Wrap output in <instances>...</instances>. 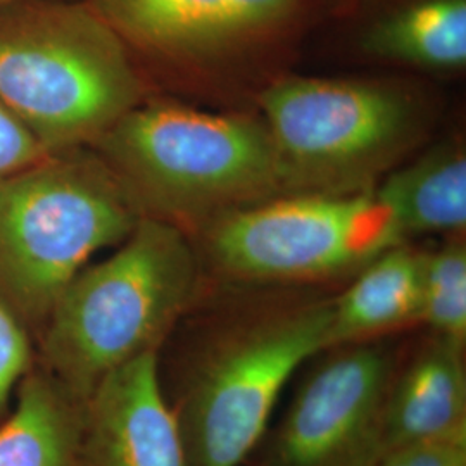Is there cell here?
Listing matches in <instances>:
<instances>
[{"label":"cell","mask_w":466,"mask_h":466,"mask_svg":"<svg viewBox=\"0 0 466 466\" xmlns=\"http://www.w3.org/2000/svg\"><path fill=\"white\" fill-rule=\"evenodd\" d=\"M49 156L32 134L0 104V180Z\"/></svg>","instance_id":"obj_18"},{"label":"cell","mask_w":466,"mask_h":466,"mask_svg":"<svg viewBox=\"0 0 466 466\" xmlns=\"http://www.w3.org/2000/svg\"><path fill=\"white\" fill-rule=\"evenodd\" d=\"M84 406L35 361L0 420V466H84Z\"/></svg>","instance_id":"obj_11"},{"label":"cell","mask_w":466,"mask_h":466,"mask_svg":"<svg viewBox=\"0 0 466 466\" xmlns=\"http://www.w3.org/2000/svg\"><path fill=\"white\" fill-rule=\"evenodd\" d=\"M437 337L456 348L466 339V252L454 244L423 258L421 315Z\"/></svg>","instance_id":"obj_16"},{"label":"cell","mask_w":466,"mask_h":466,"mask_svg":"<svg viewBox=\"0 0 466 466\" xmlns=\"http://www.w3.org/2000/svg\"><path fill=\"white\" fill-rule=\"evenodd\" d=\"M138 204L102 157L49 154L0 180V308L32 339L99 250L123 242Z\"/></svg>","instance_id":"obj_2"},{"label":"cell","mask_w":466,"mask_h":466,"mask_svg":"<svg viewBox=\"0 0 466 466\" xmlns=\"http://www.w3.org/2000/svg\"><path fill=\"white\" fill-rule=\"evenodd\" d=\"M368 50L429 67L466 63V0H420L379 21Z\"/></svg>","instance_id":"obj_15"},{"label":"cell","mask_w":466,"mask_h":466,"mask_svg":"<svg viewBox=\"0 0 466 466\" xmlns=\"http://www.w3.org/2000/svg\"><path fill=\"white\" fill-rule=\"evenodd\" d=\"M417 442L466 446L461 350L441 339L421 350L400 379L392 380L383 408V452Z\"/></svg>","instance_id":"obj_10"},{"label":"cell","mask_w":466,"mask_h":466,"mask_svg":"<svg viewBox=\"0 0 466 466\" xmlns=\"http://www.w3.org/2000/svg\"><path fill=\"white\" fill-rule=\"evenodd\" d=\"M332 302L235 333L192 373L178 417L190 466H238L267 429L283 385L329 350Z\"/></svg>","instance_id":"obj_5"},{"label":"cell","mask_w":466,"mask_h":466,"mask_svg":"<svg viewBox=\"0 0 466 466\" xmlns=\"http://www.w3.org/2000/svg\"><path fill=\"white\" fill-rule=\"evenodd\" d=\"M350 346L300 387L275 437L273 466L379 465L394 371L377 346Z\"/></svg>","instance_id":"obj_8"},{"label":"cell","mask_w":466,"mask_h":466,"mask_svg":"<svg viewBox=\"0 0 466 466\" xmlns=\"http://www.w3.org/2000/svg\"><path fill=\"white\" fill-rule=\"evenodd\" d=\"M423 258L394 246L367 265L332 302L329 350L356 344L421 315Z\"/></svg>","instance_id":"obj_13"},{"label":"cell","mask_w":466,"mask_h":466,"mask_svg":"<svg viewBox=\"0 0 466 466\" xmlns=\"http://www.w3.org/2000/svg\"><path fill=\"white\" fill-rule=\"evenodd\" d=\"M119 36L167 54H199L240 40L235 0H97Z\"/></svg>","instance_id":"obj_12"},{"label":"cell","mask_w":466,"mask_h":466,"mask_svg":"<svg viewBox=\"0 0 466 466\" xmlns=\"http://www.w3.org/2000/svg\"><path fill=\"white\" fill-rule=\"evenodd\" d=\"M82 454L84 466H190L157 350L111 371L85 400Z\"/></svg>","instance_id":"obj_9"},{"label":"cell","mask_w":466,"mask_h":466,"mask_svg":"<svg viewBox=\"0 0 466 466\" xmlns=\"http://www.w3.org/2000/svg\"><path fill=\"white\" fill-rule=\"evenodd\" d=\"M377 466H466L465 444L417 442L383 452Z\"/></svg>","instance_id":"obj_19"},{"label":"cell","mask_w":466,"mask_h":466,"mask_svg":"<svg viewBox=\"0 0 466 466\" xmlns=\"http://www.w3.org/2000/svg\"><path fill=\"white\" fill-rule=\"evenodd\" d=\"M196 282L184 233L165 218H140L107 259L67 285L35 339L36 365L84 406L111 371L157 350Z\"/></svg>","instance_id":"obj_1"},{"label":"cell","mask_w":466,"mask_h":466,"mask_svg":"<svg viewBox=\"0 0 466 466\" xmlns=\"http://www.w3.org/2000/svg\"><path fill=\"white\" fill-rule=\"evenodd\" d=\"M261 104L287 177L298 182L363 178L415 130L411 104L377 84L292 78L269 86Z\"/></svg>","instance_id":"obj_7"},{"label":"cell","mask_w":466,"mask_h":466,"mask_svg":"<svg viewBox=\"0 0 466 466\" xmlns=\"http://www.w3.org/2000/svg\"><path fill=\"white\" fill-rule=\"evenodd\" d=\"M404 233L377 192L313 194L259 204L223 219L218 263L258 280H300L368 265Z\"/></svg>","instance_id":"obj_6"},{"label":"cell","mask_w":466,"mask_h":466,"mask_svg":"<svg viewBox=\"0 0 466 466\" xmlns=\"http://www.w3.org/2000/svg\"><path fill=\"white\" fill-rule=\"evenodd\" d=\"M35 360L32 335L0 308V420L11 410L17 385L32 370Z\"/></svg>","instance_id":"obj_17"},{"label":"cell","mask_w":466,"mask_h":466,"mask_svg":"<svg viewBox=\"0 0 466 466\" xmlns=\"http://www.w3.org/2000/svg\"><path fill=\"white\" fill-rule=\"evenodd\" d=\"M21 2L0 7V104L47 154L96 144L140 102L123 38L96 9Z\"/></svg>","instance_id":"obj_3"},{"label":"cell","mask_w":466,"mask_h":466,"mask_svg":"<svg viewBox=\"0 0 466 466\" xmlns=\"http://www.w3.org/2000/svg\"><path fill=\"white\" fill-rule=\"evenodd\" d=\"M138 208L194 217L289 180L263 127L185 106H135L96 142Z\"/></svg>","instance_id":"obj_4"},{"label":"cell","mask_w":466,"mask_h":466,"mask_svg":"<svg viewBox=\"0 0 466 466\" xmlns=\"http://www.w3.org/2000/svg\"><path fill=\"white\" fill-rule=\"evenodd\" d=\"M15 2H21V0H0V7L9 5V4H15Z\"/></svg>","instance_id":"obj_20"},{"label":"cell","mask_w":466,"mask_h":466,"mask_svg":"<svg viewBox=\"0 0 466 466\" xmlns=\"http://www.w3.org/2000/svg\"><path fill=\"white\" fill-rule=\"evenodd\" d=\"M402 233L460 232L466 225V159L441 150L404 167L377 192Z\"/></svg>","instance_id":"obj_14"}]
</instances>
